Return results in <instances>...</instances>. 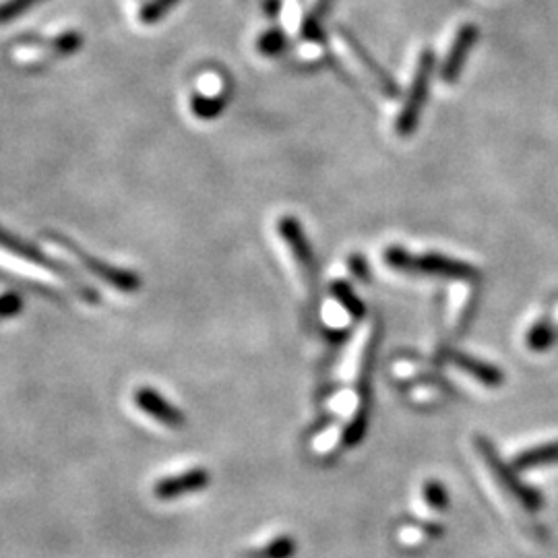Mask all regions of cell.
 Instances as JSON below:
<instances>
[{"instance_id":"cell-1","label":"cell","mask_w":558,"mask_h":558,"mask_svg":"<svg viewBox=\"0 0 558 558\" xmlns=\"http://www.w3.org/2000/svg\"><path fill=\"white\" fill-rule=\"evenodd\" d=\"M0 269L15 273L19 277H25V279H31V282L48 286L52 290L75 292L85 302L98 300V294L93 292L89 286H85L79 277L52 267L50 263L42 261L34 253L15 251V246H11L7 238H0Z\"/></svg>"},{"instance_id":"cell-2","label":"cell","mask_w":558,"mask_h":558,"mask_svg":"<svg viewBox=\"0 0 558 558\" xmlns=\"http://www.w3.org/2000/svg\"><path fill=\"white\" fill-rule=\"evenodd\" d=\"M46 242L50 246V251L56 253L60 259H69L73 263H77L81 269L89 271L93 277L104 279V282L120 292H133L139 288V277L131 271L124 269H116L104 261L93 259L91 255L83 253L79 246H75L73 242L60 238V236H46Z\"/></svg>"},{"instance_id":"cell-3","label":"cell","mask_w":558,"mask_h":558,"mask_svg":"<svg viewBox=\"0 0 558 558\" xmlns=\"http://www.w3.org/2000/svg\"><path fill=\"white\" fill-rule=\"evenodd\" d=\"M434 60H437V58H434V52L424 48V52L418 58L412 85L408 89L406 104H403V108L399 110V116L395 120V133L399 137H410L414 133V129L418 127L422 108H424L426 98H428V81H430L432 71H434Z\"/></svg>"},{"instance_id":"cell-4","label":"cell","mask_w":558,"mask_h":558,"mask_svg":"<svg viewBox=\"0 0 558 558\" xmlns=\"http://www.w3.org/2000/svg\"><path fill=\"white\" fill-rule=\"evenodd\" d=\"M385 259L391 267L403 269V271H418V273H434V275H445L453 279H470L476 277V269L468 263L453 261L441 255H410L399 246H391L385 253Z\"/></svg>"},{"instance_id":"cell-5","label":"cell","mask_w":558,"mask_h":558,"mask_svg":"<svg viewBox=\"0 0 558 558\" xmlns=\"http://www.w3.org/2000/svg\"><path fill=\"white\" fill-rule=\"evenodd\" d=\"M476 445H478V451H480L484 463L488 465V470H490L492 478H494L496 482H499V484L513 496V499L519 501L527 511H536V509H540V505H542L540 494H538L536 490H532V488H527L525 484H521V482L517 480L515 472L509 468V465H505V463L499 459V455L494 453L492 445H490L486 439H478Z\"/></svg>"},{"instance_id":"cell-6","label":"cell","mask_w":558,"mask_h":558,"mask_svg":"<svg viewBox=\"0 0 558 558\" xmlns=\"http://www.w3.org/2000/svg\"><path fill=\"white\" fill-rule=\"evenodd\" d=\"M277 232H279V236H282V240L288 244L298 269L302 271L304 282L306 284H313L315 259H313V251H310V244H308L300 224L294 220V217L286 215V217H282V220L277 222Z\"/></svg>"},{"instance_id":"cell-7","label":"cell","mask_w":558,"mask_h":558,"mask_svg":"<svg viewBox=\"0 0 558 558\" xmlns=\"http://www.w3.org/2000/svg\"><path fill=\"white\" fill-rule=\"evenodd\" d=\"M478 40V27L468 23V25H461L459 31L455 34V40L449 48V54L445 56V62H443V67H441V77L447 81V83H453L461 69H463V62L465 58L470 56V50L474 48Z\"/></svg>"},{"instance_id":"cell-8","label":"cell","mask_w":558,"mask_h":558,"mask_svg":"<svg viewBox=\"0 0 558 558\" xmlns=\"http://www.w3.org/2000/svg\"><path fill=\"white\" fill-rule=\"evenodd\" d=\"M135 403L149 418L158 420L164 426L178 428L184 424V414L151 387H141L135 391Z\"/></svg>"},{"instance_id":"cell-9","label":"cell","mask_w":558,"mask_h":558,"mask_svg":"<svg viewBox=\"0 0 558 558\" xmlns=\"http://www.w3.org/2000/svg\"><path fill=\"white\" fill-rule=\"evenodd\" d=\"M339 36H341V40H344V44L350 48V52L356 56V60L360 62L362 65V69L372 77V81H375V85L385 93V96H391V98H395L397 96V85H395V81H393V77L385 71V69H381V65L379 62L372 58L364 48H362V44L350 34V31H346V29H339Z\"/></svg>"},{"instance_id":"cell-10","label":"cell","mask_w":558,"mask_h":558,"mask_svg":"<svg viewBox=\"0 0 558 558\" xmlns=\"http://www.w3.org/2000/svg\"><path fill=\"white\" fill-rule=\"evenodd\" d=\"M209 482V474L207 470H201V468H195V470H186V472H180L176 476H170V478H164L160 480L158 484H155L153 492L158 499H178L180 494L184 492H195V490H201L205 488Z\"/></svg>"},{"instance_id":"cell-11","label":"cell","mask_w":558,"mask_h":558,"mask_svg":"<svg viewBox=\"0 0 558 558\" xmlns=\"http://www.w3.org/2000/svg\"><path fill=\"white\" fill-rule=\"evenodd\" d=\"M375 335H377L375 323H370V321L364 323V327L358 331V335L352 341L348 358H346V364H344V370H341V375H344V379H352V381L358 379V375H360L364 364H366V358H368V352L372 348V339H375Z\"/></svg>"},{"instance_id":"cell-12","label":"cell","mask_w":558,"mask_h":558,"mask_svg":"<svg viewBox=\"0 0 558 558\" xmlns=\"http://www.w3.org/2000/svg\"><path fill=\"white\" fill-rule=\"evenodd\" d=\"M474 302V290L468 284H455L449 292V329L459 335L468 323L470 308Z\"/></svg>"},{"instance_id":"cell-13","label":"cell","mask_w":558,"mask_h":558,"mask_svg":"<svg viewBox=\"0 0 558 558\" xmlns=\"http://www.w3.org/2000/svg\"><path fill=\"white\" fill-rule=\"evenodd\" d=\"M449 360H451V364H455L463 372H468V375H472L478 383H482L486 387L503 385V372L499 368H494L492 364H486L482 360H476L472 356H465L459 352H451Z\"/></svg>"},{"instance_id":"cell-14","label":"cell","mask_w":558,"mask_h":558,"mask_svg":"<svg viewBox=\"0 0 558 558\" xmlns=\"http://www.w3.org/2000/svg\"><path fill=\"white\" fill-rule=\"evenodd\" d=\"M554 461H558V441L523 451L515 459V465L519 470H527V468H538V465H546V463H554Z\"/></svg>"},{"instance_id":"cell-15","label":"cell","mask_w":558,"mask_h":558,"mask_svg":"<svg viewBox=\"0 0 558 558\" xmlns=\"http://www.w3.org/2000/svg\"><path fill=\"white\" fill-rule=\"evenodd\" d=\"M556 325H554V321H550V319H544V321H540L538 325H534L532 329H530V333H527V346H530V350H534V352H542V350H546L552 341H554V335H556Z\"/></svg>"},{"instance_id":"cell-16","label":"cell","mask_w":558,"mask_h":558,"mask_svg":"<svg viewBox=\"0 0 558 558\" xmlns=\"http://www.w3.org/2000/svg\"><path fill=\"white\" fill-rule=\"evenodd\" d=\"M296 552V542L290 536H279L257 550L251 558H292Z\"/></svg>"},{"instance_id":"cell-17","label":"cell","mask_w":558,"mask_h":558,"mask_svg":"<svg viewBox=\"0 0 558 558\" xmlns=\"http://www.w3.org/2000/svg\"><path fill=\"white\" fill-rule=\"evenodd\" d=\"M40 3L42 0H3V3H0V25L11 23L21 13L29 11L31 7H36Z\"/></svg>"},{"instance_id":"cell-18","label":"cell","mask_w":558,"mask_h":558,"mask_svg":"<svg viewBox=\"0 0 558 558\" xmlns=\"http://www.w3.org/2000/svg\"><path fill=\"white\" fill-rule=\"evenodd\" d=\"M333 294H335L339 306H344V308H346V313H348L350 317H360V315H362V310H364V308H362L360 300L356 298V294L352 292L350 286L337 282V284L333 286Z\"/></svg>"},{"instance_id":"cell-19","label":"cell","mask_w":558,"mask_h":558,"mask_svg":"<svg viewBox=\"0 0 558 558\" xmlns=\"http://www.w3.org/2000/svg\"><path fill=\"white\" fill-rule=\"evenodd\" d=\"M178 0H149V3L139 11V21L145 25H151L155 21H160L166 11H170Z\"/></svg>"},{"instance_id":"cell-20","label":"cell","mask_w":558,"mask_h":558,"mask_svg":"<svg viewBox=\"0 0 558 558\" xmlns=\"http://www.w3.org/2000/svg\"><path fill=\"white\" fill-rule=\"evenodd\" d=\"M424 501L434 509V511H443L449 505L447 492L439 482H428L424 486Z\"/></svg>"},{"instance_id":"cell-21","label":"cell","mask_w":558,"mask_h":558,"mask_svg":"<svg viewBox=\"0 0 558 558\" xmlns=\"http://www.w3.org/2000/svg\"><path fill=\"white\" fill-rule=\"evenodd\" d=\"M222 108H224V98H201V96H197L195 100H193V112L199 116V118H213L217 112H222Z\"/></svg>"},{"instance_id":"cell-22","label":"cell","mask_w":558,"mask_h":558,"mask_svg":"<svg viewBox=\"0 0 558 558\" xmlns=\"http://www.w3.org/2000/svg\"><path fill=\"white\" fill-rule=\"evenodd\" d=\"M341 437H346V434H344V430H341L339 426L329 428L327 432H323V434H321V437H317V439H315V451H317V453H321V455L331 453V451L337 447V443H339V439H341Z\"/></svg>"},{"instance_id":"cell-23","label":"cell","mask_w":558,"mask_h":558,"mask_svg":"<svg viewBox=\"0 0 558 558\" xmlns=\"http://www.w3.org/2000/svg\"><path fill=\"white\" fill-rule=\"evenodd\" d=\"M259 48L261 52L265 54H277V52H282L284 48V36L279 34V31H267V34L261 38L259 42Z\"/></svg>"},{"instance_id":"cell-24","label":"cell","mask_w":558,"mask_h":558,"mask_svg":"<svg viewBox=\"0 0 558 558\" xmlns=\"http://www.w3.org/2000/svg\"><path fill=\"white\" fill-rule=\"evenodd\" d=\"M552 321H554V325H556V329H558V308H556V313H554V317H552Z\"/></svg>"}]
</instances>
